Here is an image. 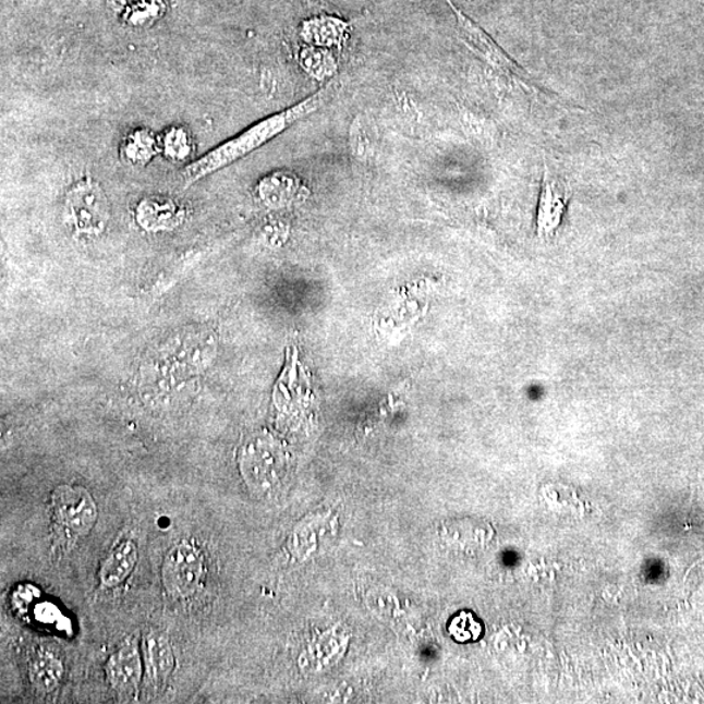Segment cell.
<instances>
[{
	"label": "cell",
	"instance_id": "2e32d148",
	"mask_svg": "<svg viewBox=\"0 0 704 704\" xmlns=\"http://www.w3.org/2000/svg\"><path fill=\"white\" fill-rule=\"evenodd\" d=\"M450 632L457 638L458 641L461 642L476 640V638L481 634V626L470 615H462L453 621V626H451Z\"/></svg>",
	"mask_w": 704,
	"mask_h": 704
},
{
	"label": "cell",
	"instance_id": "7a4b0ae2",
	"mask_svg": "<svg viewBox=\"0 0 704 704\" xmlns=\"http://www.w3.org/2000/svg\"><path fill=\"white\" fill-rule=\"evenodd\" d=\"M64 215L78 235L101 234L110 219V204L101 185L90 177L75 182L65 195Z\"/></svg>",
	"mask_w": 704,
	"mask_h": 704
},
{
	"label": "cell",
	"instance_id": "7c38bea8",
	"mask_svg": "<svg viewBox=\"0 0 704 704\" xmlns=\"http://www.w3.org/2000/svg\"><path fill=\"white\" fill-rule=\"evenodd\" d=\"M64 675V667L61 659L50 651H43L32 660L29 667V679L33 688L38 692L48 694L61 683Z\"/></svg>",
	"mask_w": 704,
	"mask_h": 704
},
{
	"label": "cell",
	"instance_id": "9c48e42d",
	"mask_svg": "<svg viewBox=\"0 0 704 704\" xmlns=\"http://www.w3.org/2000/svg\"><path fill=\"white\" fill-rule=\"evenodd\" d=\"M185 210L174 198L145 197L136 208V221L146 231H168L183 223Z\"/></svg>",
	"mask_w": 704,
	"mask_h": 704
},
{
	"label": "cell",
	"instance_id": "3957f363",
	"mask_svg": "<svg viewBox=\"0 0 704 704\" xmlns=\"http://www.w3.org/2000/svg\"><path fill=\"white\" fill-rule=\"evenodd\" d=\"M451 10H453L458 31L464 41L470 46L471 50H474L477 56H481L484 61L493 65L497 71L503 73L509 77H513L517 83H520L524 89L529 92L543 93L549 98H554V93H548L546 90H541L539 86H536L527 75V72L524 71L520 65H518L513 59L505 54V51L498 46L493 38H490L486 32H484L480 25L475 24L473 20L464 15V13L458 9L451 2L447 0Z\"/></svg>",
	"mask_w": 704,
	"mask_h": 704
},
{
	"label": "cell",
	"instance_id": "ba28073f",
	"mask_svg": "<svg viewBox=\"0 0 704 704\" xmlns=\"http://www.w3.org/2000/svg\"><path fill=\"white\" fill-rule=\"evenodd\" d=\"M106 677L121 700H132L141 688L143 664L136 642H129L106 663Z\"/></svg>",
	"mask_w": 704,
	"mask_h": 704
},
{
	"label": "cell",
	"instance_id": "30bf717a",
	"mask_svg": "<svg viewBox=\"0 0 704 704\" xmlns=\"http://www.w3.org/2000/svg\"><path fill=\"white\" fill-rule=\"evenodd\" d=\"M138 561V549L132 539L118 542L106 556L98 578L104 588H116L134 573Z\"/></svg>",
	"mask_w": 704,
	"mask_h": 704
},
{
	"label": "cell",
	"instance_id": "8fae6325",
	"mask_svg": "<svg viewBox=\"0 0 704 704\" xmlns=\"http://www.w3.org/2000/svg\"><path fill=\"white\" fill-rule=\"evenodd\" d=\"M144 654L150 680L163 683L175 668V656L168 636L150 632L145 636Z\"/></svg>",
	"mask_w": 704,
	"mask_h": 704
},
{
	"label": "cell",
	"instance_id": "6da1fadb",
	"mask_svg": "<svg viewBox=\"0 0 704 704\" xmlns=\"http://www.w3.org/2000/svg\"><path fill=\"white\" fill-rule=\"evenodd\" d=\"M336 90V82H329L321 89L314 93V95L303 99V101L291 106L289 109L277 112V114L263 119V121L251 125L241 135L230 138V141L208 151L207 155L189 163L182 172L184 187H190V185L202 181L203 178H207L221 169L228 168V166L239 161V159L251 155L252 151L274 141L275 137L281 135L291 125L320 110L335 96Z\"/></svg>",
	"mask_w": 704,
	"mask_h": 704
},
{
	"label": "cell",
	"instance_id": "277c9868",
	"mask_svg": "<svg viewBox=\"0 0 704 704\" xmlns=\"http://www.w3.org/2000/svg\"><path fill=\"white\" fill-rule=\"evenodd\" d=\"M204 556L195 544L182 542L166 555L162 582L171 596L190 597L197 593L204 580Z\"/></svg>",
	"mask_w": 704,
	"mask_h": 704
},
{
	"label": "cell",
	"instance_id": "5bb4252c",
	"mask_svg": "<svg viewBox=\"0 0 704 704\" xmlns=\"http://www.w3.org/2000/svg\"><path fill=\"white\" fill-rule=\"evenodd\" d=\"M159 148L170 161L184 162L195 151V143L187 129L174 125V128L165 131L161 141H159Z\"/></svg>",
	"mask_w": 704,
	"mask_h": 704
},
{
	"label": "cell",
	"instance_id": "5b68a950",
	"mask_svg": "<svg viewBox=\"0 0 704 704\" xmlns=\"http://www.w3.org/2000/svg\"><path fill=\"white\" fill-rule=\"evenodd\" d=\"M284 458L278 444L267 436H257L244 445L241 469L245 482L257 493H267L280 481Z\"/></svg>",
	"mask_w": 704,
	"mask_h": 704
},
{
	"label": "cell",
	"instance_id": "8992f818",
	"mask_svg": "<svg viewBox=\"0 0 704 704\" xmlns=\"http://www.w3.org/2000/svg\"><path fill=\"white\" fill-rule=\"evenodd\" d=\"M52 508L58 522L76 536L89 534L97 522V503L84 487H58L52 494Z\"/></svg>",
	"mask_w": 704,
	"mask_h": 704
},
{
	"label": "cell",
	"instance_id": "4fadbf2b",
	"mask_svg": "<svg viewBox=\"0 0 704 704\" xmlns=\"http://www.w3.org/2000/svg\"><path fill=\"white\" fill-rule=\"evenodd\" d=\"M161 151L159 141L148 129L131 131L121 145V157L132 166H145Z\"/></svg>",
	"mask_w": 704,
	"mask_h": 704
},
{
	"label": "cell",
	"instance_id": "52a82bcc",
	"mask_svg": "<svg viewBox=\"0 0 704 704\" xmlns=\"http://www.w3.org/2000/svg\"><path fill=\"white\" fill-rule=\"evenodd\" d=\"M571 192L569 184L554 171L544 168L539 209H537V236L550 241L559 230Z\"/></svg>",
	"mask_w": 704,
	"mask_h": 704
},
{
	"label": "cell",
	"instance_id": "9a60e30c",
	"mask_svg": "<svg viewBox=\"0 0 704 704\" xmlns=\"http://www.w3.org/2000/svg\"><path fill=\"white\" fill-rule=\"evenodd\" d=\"M292 182L289 175L275 174L265 178L260 184V194L265 202L281 204L290 197Z\"/></svg>",
	"mask_w": 704,
	"mask_h": 704
}]
</instances>
